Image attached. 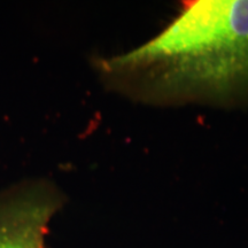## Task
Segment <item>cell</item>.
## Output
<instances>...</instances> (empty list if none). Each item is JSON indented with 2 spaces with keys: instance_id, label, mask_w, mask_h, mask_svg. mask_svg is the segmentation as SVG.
I'll return each mask as SVG.
<instances>
[{
  "instance_id": "6da1fadb",
  "label": "cell",
  "mask_w": 248,
  "mask_h": 248,
  "mask_svg": "<svg viewBox=\"0 0 248 248\" xmlns=\"http://www.w3.org/2000/svg\"><path fill=\"white\" fill-rule=\"evenodd\" d=\"M111 91L151 106L248 101V0H195L156 36L94 59Z\"/></svg>"
},
{
  "instance_id": "7a4b0ae2",
  "label": "cell",
  "mask_w": 248,
  "mask_h": 248,
  "mask_svg": "<svg viewBox=\"0 0 248 248\" xmlns=\"http://www.w3.org/2000/svg\"><path fill=\"white\" fill-rule=\"evenodd\" d=\"M62 204L63 195L46 181L0 192V248H45L48 224Z\"/></svg>"
}]
</instances>
